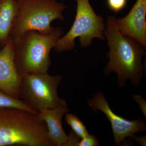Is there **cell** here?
<instances>
[{
  "label": "cell",
  "instance_id": "cell-1",
  "mask_svg": "<svg viewBox=\"0 0 146 146\" xmlns=\"http://www.w3.org/2000/svg\"><path fill=\"white\" fill-rule=\"evenodd\" d=\"M116 19L114 16H108L106 24L104 36L109 47V61L104 73H116L120 88L125 86L128 80L138 87L144 76L142 60L146 55V48L135 39L121 34Z\"/></svg>",
  "mask_w": 146,
  "mask_h": 146
},
{
  "label": "cell",
  "instance_id": "cell-2",
  "mask_svg": "<svg viewBox=\"0 0 146 146\" xmlns=\"http://www.w3.org/2000/svg\"><path fill=\"white\" fill-rule=\"evenodd\" d=\"M38 114L0 107V146H54Z\"/></svg>",
  "mask_w": 146,
  "mask_h": 146
},
{
  "label": "cell",
  "instance_id": "cell-3",
  "mask_svg": "<svg viewBox=\"0 0 146 146\" xmlns=\"http://www.w3.org/2000/svg\"><path fill=\"white\" fill-rule=\"evenodd\" d=\"M63 34L58 27L50 34L31 31L12 41L14 62L19 75L48 72L51 63L50 52Z\"/></svg>",
  "mask_w": 146,
  "mask_h": 146
},
{
  "label": "cell",
  "instance_id": "cell-4",
  "mask_svg": "<svg viewBox=\"0 0 146 146\" xmlns=\"http://www.w3.org/2000/svg\"><path fill=\"white\" fill-rule=\"evenodd\" d=\"M17 13L11 30L9 38L13 42L31 31L50 34L55 28L51 26L55 20L64 21L63 12L67 6L57 0H16Z\"/></svg>",
  "mask_w": 146,
  "mask_h": 146
},
{
  "label": "cell",
  "instance_id": "cell-5",
  "mask_svg": "<svg viewBox=\"0 0 146 146\" xmlns=\"http://www.w3.org/2000/svg\"><path fill=\"white\" fill-rule=\"evenodd\" d=\"M76 14L72 27L66 34L58 40L53 48L58 52L71 50L75 46V40L79 38L82 48L91 46L94 38L104 40L106 24L102 16H98L89 0H75Z\"/></svg>",
  "mask_w": 146,
  "mask_h": 146
},
{
  "label": "cell",
  "instance_id": "cell-6",
  "mask_svg": "<svg viewBox=\"0 0 146 146\" xmlns=\"http://www.w3.org/2000/svg\"><path fill=\"white\" fill-rule=\"evenodd\" d=\"M62 80L60 75L51 76L48 72L22 75L19 99L38 112L45 108L68 107L67 101L58 94V88Z\"/></svg>",
  "mask_w": 146,
  "mask_h": 146
},
{
  "label": "cell",
  "instance_id": "cell-7",
  "mask_svg": "<svg viewBox=\"0 0 146 146\" xmlns=\"http://www.w3.org/2000/svg\"><path fill=\"white\" fill-rule=\"evenodd\" d=\"M87 103L92 110H100L106 115L111 123L116 145L120 146L125 138L146 130V124L142 119L138 118L129 121L116 115L110 109L104 95L101 91L96 92L92 98L87 100Z\"/></svg>",
  "mask_w": 146,
  "mask_h": 146
},
{
  "label": "cell",
  "instance_id": "cell-8",
  "mask_svg": "<svg viewBox=\"0 0 146 146\" xmlns=\"http://www.w3.org/2000/svg\"><path fill=\"white\" fill-rule=\"evenodd\" d=\"M21 76L14 62L13 42L10 39L0 49V90L19 99Z\"/></svg>",
  "mask_w": 146,
  "mask_h": 146
},
{
  "label": "cell",
  "instance_id": "cell-9",
  "mask_svg": "<svg viewBox=\"0 0 146 146\" xmlns=\"http://www.w3.org/2000/svg\"><path fill=\"white\" fill-rule=\"evenodd\" d=\"M146 0H136L123 18L116 19L121 34L131 37L146 48Z\"/></svg>",
  "mask_w": 146,
  "mask_h": 146
},
{
  "label": "cell",
  "instance_id": "cell-10",
  "mask_svg": "<svg viewBox=\"0 0 146 146\" xmlns=\"http://www.w3.org/2000/svg\"><path fill=\"white\" fill-rule=\"evenodd\" d=\"M70 111L68 107L45 108L39 111L38 117L46 123L48 136L54 146H64L68 141V136L63 130L62 120L64 115Z\"/></svg>",
  "mask_w": 146,
  "mask_h": 146
},
{
  "label": "cell",
  "instance_id": "cell-11",
  "mask_svg": "<svg viewBox=\"0 0 146 146\" xmlns=\"http://www.w3.org/2000/svg\"><path fill=\"white\" fill-rule=\"evenodd\" d=\"M17 9L16 0H0V49L9 39Z\"/></svg>",
  "mask_w": 146,
  "mask_h": 146
},
{
  "label": "cell",
  "instance_id": "cell-12",
  "mask_svg": "<svg viewBox=\"0 0 146 146\" xmlns=\"http://www.w3.org/2000/svg\"><path fill=\"white\" fill-rule=\"evenodd\" d=\"M0 107L9 108L23 110L38 114L39 112L24 101L15 98L0 90Z\"/></svg>",
  "mask_w": 146,
  "mask_h": 146
},
{
  "label": "cell",
  "instance_id": "cell-13",
  "mask_svg": "<svg viewBox=\"0 0 146 146\" xmlns=\"http://www.w3.org/2000/svg\"><path fill=\"white\" fill-rule=\"evenodd\" d=\"M65 120L70 126L73 131L80 138H84L89 134L83 122L76 115L66 113Z\"/></svg>",
  "mask_w": 146,
  "mask_h": 146
},
{
  "label": "cell",
  "instance_id": "cell-14",
  "mask_svg": "<svg viewBox=\"0 0 146 146\" xmlns=\"http://www.w3.org/2000/svg\"><path fill=\"white\" fill-rule=\"evenodd\" d=\"M127 0H107L108 7L112 11L117 14L124 8Z\"/></svg>",
  "mask_w": 146,
  "mask_h": 146
},
{
  "label": "cell",
  "instance_id": "cell-15",
  "mask_svg": "<svg viewBox=\"0 0 146 146\" xmlns=\"http://www.w3.org/2000/svg\"><path fill=\"white\" fill-rule=\"evenodd\" d=\"M98 139L95 136L89 134L84 138H81L79 143L78 146H99Z\"/></svg>",
  "mask_w": 146,
  "mask_h": 146
},
{
  "label": "cell",
  "instance_id": "cell-16",
  "mask_svg": "<svg viewBox=\"0 0 146 146\" xmlns=\"http://www.w3.org/2000/svg\"><path fill=\"white\" fill-rule=\"evenodd\" d=\"M80 138L74 131H72L68 136V141L64 146H78Z\"/></svg>",
  "mask_w": 146,
  "mask_h": 146
},
{
  "label": "cell",
  "instance_id": "cell-17",
  "mask_svg": "<svg viewBox=\"0 0 146 146\" xmlns=\"http://www.w3.org/2000/svg\"><path fill=\"white\" fill-rule=\"evenodd\" d=\"M133 99L138 104L139 107L143 112V114L146 117V102L142 96L140 95H132Z\"/></svg>",
  "mask_w": 146,
  "mask_h": 146
},
{
  "label": "cell",
  "instance_id": "cell-18",
  "mask_svg": "<svg viewBox=\"0 0 146 146\" xmlns=\"http://www.w3.org/2000/svg\"><path fill=\"white\" fill-rule=\"evenodd\" d=\"M131 138L132 140L138 142V143L141 145L146 146V136H141V137H138V136H135V135H133L131 136Z\"/></svg>",
  "mask_w": 146,
  "mask_h": 146
},
{
  "label": "cell",
  "instance_id": "cell-19",
  "mask_svg": "<svg viewBox=\"0 0 146 146\" xmlns=\"http://www.w3.org/2000/svg\"></svg>",
  "mask_w": 146,
  "mask_h": 146
}]
</instances>
